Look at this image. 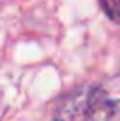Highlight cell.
I'll use <instances>...</instances> for the list:
<instances>
[{
    "mask_svg": "<svg viewBox=\"0 0 120 121\" xmlns=\"http://www.w3.org/2000/svg\"><path fill=\"white\" fill-rule=\"evenodd\" d=\"M97 86H81L58 102L53 114V121H81L86 118L92 102L101 93Z\"/></svg>",
    "mask_w": 120,
    "mask_h": 121,
    "instance_id": "cell-1",
    "label": "cell"
},
{
    "mask_svg": "<svg viewBox=\"0 0 120 121\" xmlns=\"http://www.w3.org/2000/svg\"><path fill=\"white\" fill-rule=\"evenodd\" d=\"M85 121H120V98H108L101 91L90 105Z\"/></svg>",
    "mask_w": 120,
    "mask_h": 121,
    "instance_id": "cell-2",
    "label": "cell"
},
{
    "mask_svg": "<svg viewBox=\"0 0 120 121\" xmlns=\"http://www.w3.org/2000/svg\"><path fill=\"white\" fill-rule=\"evenodd\" d=\"M101 7L111 21L120 23V0H101Z\"/></svg>",
    "mask_w": 120,
    "mask_h": 121,
    "instance_id": "cell-3",
    "label": "cell"
}]
</instances>
